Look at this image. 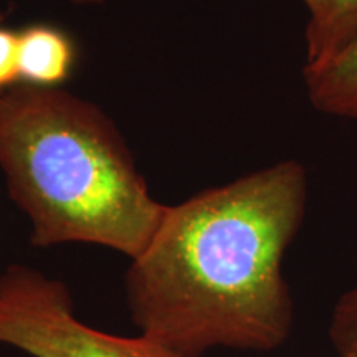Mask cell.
Masks as SVG:
<instances>
[{
	"instance_id": "7a4b0ae2",
	"label": "cell",
	"mask_w": 357,
	"mask_h": 357,
	"mask_svg": "<svg viewBox=\"0 0 357 357\" xmlns=\"http://www.w3.org/2000/svg\"><path fill=\"white\" fill-rule=\"evenodd\" d=\"M0 169L38 248L89 243L132 260L167 211L114 123L60 88L17 83L2 93Z\"/></svg>"
},
{
	"instance_id": "5b68a950",
	"label": "cell",
	"mask_w": 357,
	"mask_h": 357,
	"mask_svg": "<svg viewBox=\"0 0 357 357\" xmlns=\"http://www.w3.org/2000/svg\"><path fill=\"white\" fill-rule=\"evenodd\" d=\"M312 108L344 119H357V40L318 65L303 66Z\"/></svg>"
},
{
	"instance_id": "3957f363",
	"label": "cell",
	"mask_w": 357,
	"mask_h": 357,
	"mask_svg": "<svg viewBox=\"0 0 357 357\" xmlns=\"http://www.w3.org/2000/svg\"><path fill=\"white\" fill-rule=\"evenodd\" d=\"M0 344L32 357H181L142 334L84 324L63 281L19 263L0 273Z\"/></svg>"
},
{
	"instance_id": "9c48e42d",
	"label": "cell",
	"mask_w": 357,
	"mask_h": 357,
	"mask_svg": "<svg viewBox=\"0 0 357 357\" xmlns=\"http://www.w3.org/2000/svg\"><path fill=\"white\" fill-rule=\"evenodd\" d=\"M303 3H305L306 6V8H307V12L310 13H312V12H316L318 10V8L323 6L324 3V0H301Z\"/></svg>"
},
{
	"instance_id": "52a82bcc",
	"label": "cell",
	"mask_w": 357,
	"mask_h": 357,
	"mask_svg": "<svg viewBox=\"0 0 357 357\" xmlns=\"http://www.w3.org/2000/svg\"><path fill=\"white\" fill-rule=\"evenodd\" d=\"M329 337L339 357H357V287L342 294L334 306Z\"/></svg>"
},
{
	"instance_id": "277c9868",
	"label": "cell",
	"mask_w": 357,
	"mask_h": 357,
	"mask_svg": "<svg viewBox=\"0 0 357 357\" xmlns=\"http://www.w3.org/2000/svg\"><path fill=\"white\" fill-rule=\"evenodd\" d=\"M75 65V45L68 35L52 25H32L19 32L20 82L58 88Z\"/></svg>"
},
{
	"instance_id": "30bf717a",
	"label": "cell",
	"mask_w": 357,
	"mask_h": 357,
	"mask_svg": "<svg viewBox=\"0 0 357 357\" xmlns=\"http://www.w3.org/2000/svg\"><path fill=\"white\" fill-rule=\"evenodd\" d=\"M73 2L75 6H82V7H88V6H101L105 0H70Z\"/></svg>"
},
{
	"instance_id": "8fae6325",
	"label": "cell",
	"mask_w": 357,
	"mask_h": 357,
	"mask_svg": "<svg viewBox=\"0 0 357 357\" xmlns=\"http://www.w3.org/2000/svg\"><path fill=\"white\" fill-rule=\"evenodd\" d=\"M2 93H3V91H2ZM2 93H0V96H2Z\"/></svg>"
},
{
	"instance_id": "ba28073f",
	"label": "cell",
	"mask_w": 357,
	"mask_h": 357,
	"mask_svg": "<svg viewBox=\"0 0 357 357\" xmlns=\"http://www.w3.org/2000/svg\"><path fill=\"white\" fill-rule=\"evenodd\" d=\"M19 82V32L0 26V93Z\"/></svg>"
},
{
	"instance_id": "6da1fadb",
	"label": "cell",
	"mask_w": 357,
	"mask_h": 357,
	"mask_svg": "<svg viewBox=\"0 0 357 357\" xmlns=\"http://www.w3.org/2000/svg\"><path fill=\"white\" fill-rule=\"evenodd\" d=\"M306 205L307 176L298 160L167 205L124 280L128 310L142 336L181 357L283 346L294 303L281 266Z\"/></svg>"
},
{
	"instance_id": "8992f818",
	"label": "cell",
	"mask_w": 357,
	"mask_h": 357,
	"mask_svg": "<svg viewBox=\"0 0 357 357\" xmlns=\"http://www.w3.org/2000/svg\"><path fill=\"white\" fill-rule=\"evenodd\" d=\"M357 40V0H324L310 13L305 65H318Z\"/></svg>"
}]
</instances>
